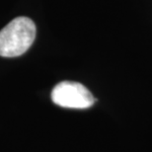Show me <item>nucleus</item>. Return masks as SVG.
<instances>
[{
	"mask_svg": "<svg viewBox=\"0 0 152 152\" xmlns=\"http://www.w3.org/2000/svg\"><path fill=\"white\" fill-rule=\"evenodd\" d=\"M36 38V25L28 17H17L0 31V56L16 57L29 50Z\"/></svg>",
	"mask_w": 152,
	"mask_h": 152,
	"instance_id": "1",
	"label": "nucleus"
},
{
	"mask_svg": "<svg viewBox=\"0 0 152 152\" xmlns=\"http://www.w3.org/2000/svg\"><path fill=\"white\" fill-rule=\"evenodd\" d=\"M51 100L56 105L68 109H87L95 103L92 93L78 82L62 81L51 91Z\"/></svg>",
	"mask_w": 152,
	"mask_h": 152,
	"instance_id": "2",
	"label": "nucleus"
}]
</instances>
